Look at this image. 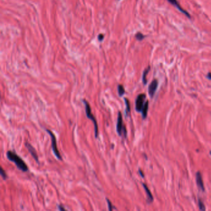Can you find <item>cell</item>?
I'll return each instance as SVG.
<instances>
[{
	"instance_id": "cell-11",
	"label": "cell",
	"mask_w": 211,
	"mask_h": 211,
	"mask_svg": "<svg viewBox=\"0 0 211 211\" xmlns=\"http://www.w3.org/2000/svg\"><path fill=\"white\" fill-rule=\"evenodd\" d=\"M148 108H149V102L146 101L143 107V109L141 111L142 112V115L143 119H146L148 115Z\"/></svg>"
},
{
	"instance_id": "cell-2",
	"label": "cell",
	"mask_w": 211,
	"mask_h": 211,
	"mask_svg": "<svg viewBox=\"0 0 211 211\" xmlns=\"http://www.w3.org/2000/svg\"><path fill=\"white\" fill-rule=\"evenodd\" d=\"M83 103L85 104V109H86V115H87V118L89 119L90 120H91L93 122L94 124L95 137L97 138L98 137V135H99V128H98V125H97V122L96 119L95 118L94 115L92 113V110H91V106H90L89 103L86 100H83Z\"/></svg>"
},
{
	"instance_id": "cell-20",
	"label": "cell",
	"mask_w": 211,
	"mask_h": 211,
	"mask_svg": "<svg viewBox=\"0 0 211 211\" xmlns=\"http://www.w3.org/2000/svg\"><path fill=\"white\" fill-rule=\"evenodd\" d=\"M103 38H104V35H103V34H100V35H99V37H98V38H99V40L100 41H102L103 40Z\"/></svg>"
},
{
	"instance_id": "cell-19",
	"label": "cell",
	"mask_w": 211,
	"mask_h": 211,
	"mask_svg": "<svg viewBox=\"0 0 211 211\" xmlns=\"http://www.w3.org/2000/svg\"><path fill=\"white\" fill-rule=\"evenodd\" d=\"M58 209H59V211H67L66 210V209L62 205H58Z\"/></svg>"
},
{
	"instance_id": "cell-1",
	"label": "cell",
	"mask_w": 211,
	"mask_h": 211,
	"mask_svg": "<svg viewBox=\"0 0 211 211\" xmlns=\"http://www.w3.org/2000/svg\"><path fill=\"white\" fill-rule=\"evenodd\" d=\"M6 156L8 159L10 161L13 162L17 166V167L22 170V172H27L28 171L29 169L27 166V164L25 163V162L22 160L21 158H20L16 153L9 151L6 153Z\"/></svg>"
},
{
	"instance_id": "cell-13",
	"label": "cell",
	"mask_w": 211,
	"mask_h": 211,
	"mask_svg": "<svg viewBox=\"0 0 211 211\" xmlns=\"http://www.w3.org/2000/svg\"><path fill=\"white\" fill-rule=\"evenodd\" d=\"M124 101H125V104H126V116H128V114L130 112V110H131V108H130V103H129V100L127 99V98H124Z\"/></svg>"
},
{
	"instance_id": "cell-17",
	"label": "cell",
	"mask_w": 211,
	"mask_h": 211,
	"mask_svg": "<svg viewBox=\"0 0 211 211\" xmlns=\"http://www.w3.org/2000/svg\"><path fill=\"white\" fill-rule=\"evenodd\" d=\"M107 204H108V210L109 211H113V206L111 202V201L108 199H107Z\"/></svg>"
},
{
	"instance_id": "cell-18",
	"label": "cell",
	"mask_w": 211,
	"mask_h": 211,
	"mask_svg": "<svg viewBox=\"0 0 211 211\" xmlns=\"http://www.w3.org/2000/svg\"><path fill=\"white\" fill-rule=\"evenodd\" d=\"M1 175H2V177H3V179L5 180L7 178V175L2 167L1 168Z\"/></svg>"
},
{
	"instance_id": "cell-7",
	"label": "cell",
	"mask_w": 211,
	"mask_h": 211,
	"mask_svg": "<svg viewBox=\"0 0 211 211\" xmlns=\"http://www.w3.org/2000/svg\"><path fill=\"white\" fill-rule=\"evenodd\" d=\"M25 146L27 148V150H29V153H30V154L33 157V158L35 159V161L37 163H39V157H38V155H37V151H36L35 149L32 147V145L31 144H30L28 142H26Z\"/></svg>"
},
{
	"instance_id": "cell-9",
	"label": "cell",
	"mask_w": 211,
	"mask_h": 211,
	"mask_svg": "<svg viewBox=\"0 0 211 211\" xmlns=\"http://www.w3.org/2000/svg\"><path fill=\"white\" fill-rule=\"evenodd\" d=\"M196 183H197L198 188L201 190L204 191V183H203L202 177L201 174L199 172H197L196 175Z\"/></svg>"
},
{
	"instance_id": "cell-4",
	"label": "cell",
	"mask_w": 211,
	"mask_h": 211,
	"mask_svg": "<svg viewBox=\"0 0 211 211\" xmlns=\"http://www.w3.org/2000/svg\"><path fill=\"white\" fill-rule=\"evenodd\" d=\"M47 132L49 134V135L51 137V147H52V149H53V153L55 155V156L59 159V160H62V158H61V156L58 150V148H57V143H56V136L53 133V132L48 130V129H47L46 130Z\"/></svg>"
},
{
	"instance_id": "cell-12",
	"label": "cell",
	"mask_w": 211,
	"mask_h": 211,
	"mask_svg": "<svg viewBox=\"0 0 211 211\" xmlns=\"http://www.w3.org/2000/svg\"><path fill=\"white\" fill-rule=\"evenodd\" d=\"M149 70H150V67H148V68H146L144 71V73H143V84L145 85L147 84V79H146V77H147V75L149 71Z\"/></svg>"
},
{
	"instance_id": "cell-5",
	"label": "cell",
	"mask_w": 211,
	"mask_h": 211,
	"mask_svg": "<svg viewBox=\"0 0 211 211\" xmlns=\"http://www.w3.org/2000/svg\"><path fill=\"white\" fill-rule=\"evenodd\" d=\"M146 99V95L144 94H140L137 96L136 100V110L137 112H141L143 107L144 105V100Z\"/></svg>"
},
{
	"instance_id": "cell-3",
	"label": "cell",
	"mask_w": 211,
	"mask_h": 211,
	"mask_svg": "<svg viewBox=\"0 0 211 211\" xmlns=\"http://www.w3.org/2000/svg\"><path fill=\"white\" fill-rule=\"evenodd\" d=\"M116 131L119 136H122L124 134V136H126L127 131L125 128V126L123 125V116L121 112H118V118H117V123H116Z\"/></svg>"
},
{
	"instance_id": "cell-21",
	"label": "cell",
	"mask_w": 211,
	"mask_h": 211,
	"mask_svg": "<svg viewBox=\"0 0 211 211\" xmlns=\"http://www.w3.org/2000/svg\"><path fill=\"white\" fill-rule=\"evenodd\" d=\"M139 174H140V175L142 176V177H144V175H143V172H142L141 170H139Z\"/></svg>"
},
{
	"instance_id": "cell-16",
	"label": "cell",
	"mask_w": 211,
	"mask_h": 211,
	"mask_svg": "<svg viewBox=\"0 0 211 211\" xmlns=\"http://www.w3.org/2000/svg\"><path fill=\"white\" fill-rule=\"evenodd\" d=\"M144 37H145V36H144L143 33H137L136 35V39H137V40H139V41H141V40H143L144 38Z\"/></svg>"
},
{
	"instance_id": "cell-10",
	"label": "cell",
	"mask_w": 211,
	"mask_h": 211,
	"mask_svg": "<svg viewBox=\"0 0 211 211\" xmlns=\"http://www.w3.org/2000/svg\"><path fill=\"white\" fill-rule=\"evenodd\" d=\"M143 185L144 186V188L146 191V194L148 196V201H149V202H152L153 201V196H152L150 190L149 189V188L148 187V186L146 184H143Z\"/></svg>"
},
{
	"instance_id": "cell-15",
	"label": "cell",
	"mask_w": 211,
	"mask_h": 211,
	"mask_svg": "<svg viewBox=\"0 0 211 211\" xmlns=\"http://www.w3.org/2000/svg\"><path fill=\"white\" fill-rule=\"evenodd\" d=\"M198 205H199V209L201 211H205V206L204 202L202 201V200L199 199Z\"/></svg>"
},
{
	"instance_id": "cell-6",
	"label": "cell",
	"mask_w": 211,
	"mask_h": 211,
	"mask_svg": "<svg viewBox=\"0 0 211 211\" xmlns=\"http://www.w3.org/2000/svg\"><path fill=\"white\" fill-rule=\"evenodd\" d=\"M167 1L170 4H172L173 6H174L176 8H177L180 12H181L183 14H184L186 17H188V18H191L190 14L180 6V3H178V2L177 1V0H167Z\"/></svg>"
},
{
	"instance_id": "cell-14",
	"label": "cell",
	"mask_w": 211,
	"mask_h": 211,
	"mask_svg": "<svg viewBox=\"0 0 211 211\" xmlns=\"http://www.w3.org/2000/svg\"><path fill=\"white\" fill-rule=\"evenodd\" d=\"M118 95L120 96H122L125 93L124 88L123 87L122 85H118Z\"/></svg>"
},
{
	"instance_id": "cell-22",
	"label": "cell",
	"mask_w": 211,
	"mask_h": 211,
	"mask_svg": "<svg viewBox=\"0 0 211 211\" xmlns=\"http://www.w3.org/2000/svg\"><path fill=\"white\" fill-rule=\"evenodd\" d=\"M207 77L211 80V73H209L207 75Z\"/></svg>"
},
{
	"instance_id": "cell-8",
	"label": "cell",
	"mask_w": 211,
	"mask_h": 211,
	"mask_svg": "<svg viewBox=\"0 0 211 211\" xmlns=\"http://www.w3.org/2000/svg\"><path fill=\"white\" fill-rule=\"evenodd\" d=\"M157 86H158V82L156 80H154L150 84L149 87V94L151 96V97L154 96L156 93V91L157 88Z\"/></svg>"
}]
</instances>
